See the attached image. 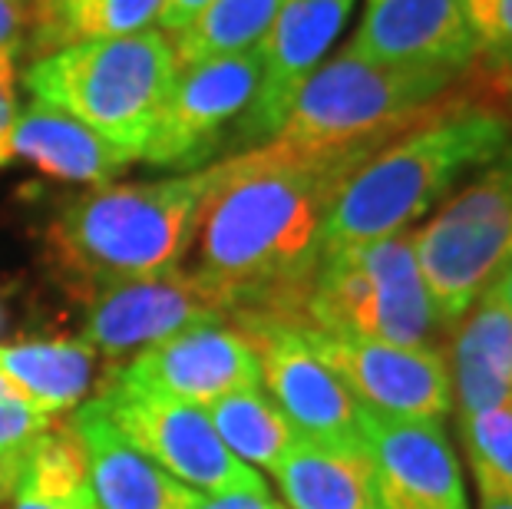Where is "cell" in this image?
<instances>
[{
	"instance_id": "6da1fadb",
	"label": "cell",
	"mask_w": 512,
	"mask_h": 509,
	"mask_svg": "<svg viewBox=\"0 0 512 509\" xmlns=\"http://www.w3.org/2000/svg\"><path fill=\"white\" fill-rule=\"evenodd\" d=\"M387 143L301 149L271 139L219 159L182 268L212 291L232 324L304 321L334 202Z\"/></svg>"
},
{
	"instance_id": "7a4b0ae2",
	"label": "cell",
	"mask_w": 512,
	"mask_h": 509,
	"mask_svg": "<svg viewBox=\"0 0 512 509\" xmlns=\"http://www.w3.org/2000/svg\"><path fill=\"white\" fill-rule=\"evenodd\" d=\"M512 113L460 90L380 146L337 196L324 252L410 232L509 143Z\"/></svg>"
},
{
	"instance_id": "3957f363",
	"label": "cell",
	"mask_w": 512,
	"mask_h": 509,
	"mask_svg": "<svg viewBox=\"0 0 512 509\" xmlns=\"http://www.w3.org/2000/svg\"><path fill=\"white\" fill-rule=\"evenodd\" d=\"M215 162L152 182H110L76 196L50 229L57 265L76 285L100 291L185 265Z\"/></svg>"
},
{
	"instance_id": "277c9868",
	"label": "cell",
	"mask_w": 512,
	"mask_h": 509,
	"mask_svg": "<svg viewBox=\"0 0 512 509\" xmlns=\"http://www.w3.org/2000/svg\"><path fill=\"white\" fill-rule=\"evenodd\" d=\"M172 40L162 30L86 40L30 60L24 86L34 100L80 119L113 149L139 162L176 83Z\"/></svg>"
},
{
	"instance_id": "5b68a950",
	"label": "cell",
	"mask_w": 512,
	"mask_h": 509,
	"mask_svg": "<svg viewBox=\"0 0 512 509\" xmlns=\"http://www.w3.org/2000/svg\"><path fill=\"white\" fill-rule=\"evenodd\" d=\"M410 232L328 248L304 298L301 324L344 338L443 351L450 331L423 285Z\"/></svg>"
},
{
	"instance_id": "8992f818",
	"label": "cell",
	"mask_w": 512,
	"mask_h": 509,
	"mask_svg": "<svg viewBox=\"0 0 512 509\" xmlns=\"http://www.w3.org/2000/svg\"><path fill=\"white\" fill-rule=\"evenodd\" d=\"M466 80L473 77L423 67H387L341 50L311 73L275 139L301 149L394 139L417 119L440 110L453 93L463 90Z\"/></svg>"
},
{
	"instance_id": "52a82bcc",
	"label": "cell",
	"mask_w": 512,
	"mask_h": 509,
	"mask_svg": "<svg viewBox=\"0 0 512 509\" xmlns=\"http://www.w3.org/2000/svg\"><path fill=\"white\" fill-rule=\"evenodd\" d=\"M410 238L433 308L453 331L512 262V136Z\"/></svg>"
},
{
	"instance_id": "ba28073f",
	"label": "cell",
	"mask_w": 512,
	"mask_h": 509,
	"mask_svg": "<svg viewBox=\"0 0 512 509\" xmlns=\"http://www.w3.org/2000/svg\"><path fill=\"white\" fill-rule=\"evenodd\" d=\"M96 407L119 437L195 493L222 496L268 490L258 470L228 453L202 407L146 391L119 374L100 387Z\"/></svg>"
},
{
	"instance_id": "9c48e42d",
	"label": "cell",
	"mask_w": 512,
	"mask_h": 509,
	"mask_svg": "<svg viewBox=\"0 0 512 509\" xmlns=\"http://www.w3.org/2000/svg\"><path fill=\"white\" fill-rule=\"evenodd\" d=\"M258 77V47L179 70L139 162L152 169L195 172L212 166V159H225L238 123L255 100Z\"/></svg>"
},
{
	"instance_id": "30bf717a",
	"label": "cell",
	"mask_w": 512,
	"mask_h": 509,
	"mask_svg": "<svg viewBox=\"0 0 512 509\" xmlns=\"http://www.w3.org/2000/svg\"><path fill=\"white\" fill-rule=\"evenodd\" d=\"M301 328L314 354L370 414L397 420H446L453 414L450 367L443 351L344 338L308 324Z\"/></svg>"
},
{
	"instance_id": "8fae6325",
	"label": "cell",
	"mask_w": 512,
	"mask_h": 509,
	"mask_svg": "<svg viewBox=\"0 0 512 509\" xmlns=\"http://www.w3.org/2000/svg\"><path fill=\"white\" fill-rule=\"evenodd\" d=\"M258 354L261 391L314 443H364V407L304 338L301 321L235 324Z\"/></svg>"
},
{
	"instance_id": "7c38bea8",
	"label": "cell",
	"mask_w": 512,
	"mask_h": 509,
	"mask_svg": "<svg viewBox=\"0 0 512 509\" xmlns=\"http://www.w3.org/2000/svg\"><path fill=\"white\" fill-rule=\"evenodd\" d=\"M351 10L354 0H285L281 4L275 24L258 43V90L228 143V156L248 153L278 136L304 83L331 53L334 40L341 37Z\"/></svg>"
},
{
	"instance_id": "4fadbf2b",
	"label": "cell",
	"mask_w": 512,
	"mask_h": 509,
	"mask_svg": "<svg viewBox=\"0 0 512 509\" xmlns=\"http://www.w3.org/2000/svg\"><path fill=\"white\" fill-rule=\"evenodd\" d=\"M228 321L212 291H205L185 268L119 281V285L93 291V305L86 314L83 341L96 357H136L152 344L169 341L192 324Z\"/></svg>"
},
{
	"instance_id": "5bb4252c",
	"label": "cell",
	"mask_w": 512,
	"mask_h": 509,
	"mask_svg": "<svg viewBox=\"0 0 512 509\" xmlns=\"http://www.w3.org/2000/svg\"><path fill=\"white\" fill-rule=\"evenodd\" d=\"M361 433L380 509H470L443 420H397L364 410Z\"/></svg>"
},
{
	"instance_id": "9a60e30c",
	"label": "cell",
	"mask_w": 512,
	"mask_h": 509,
	"mask_svg": "<svg viewBox=\"0 0 512 509\" xmlns=\"http://www.w3.org/2000/svg\"><path fill=\"white\" fill-rule=\"evenodd\" d=\"M113 374L202 410L235 391L261 387L258 354L248 334L232 321L192 324L169 341L129 357V364Z\"/></svg>"
},
{
	"instance_id": "2e32d148",
	"label": "cell",
	"mask_w": 512,
	"mask_h": 509,
	"mask_svg": "<svg viewBox=\"0 0 512 509\" xmlns=\"http://www.w3.org/2000/svg\"><path fill=\"white\" fill-rule=\"evenodd\" d=\"M344 50L387 67L446 70L456 77H473L479 70L463 0H367Z\"/></svg>"
},
{
	"instance_id": "e0dca14e",
	"label": "cell",
	"mask_w": 512,
	"mask_h": 509,
	"mask_svg": "<svg viewBox=\"0 0 512 509\" xmlns=\"http://www.w3.org/2000/svg\"><path fill=\"white\" fill-rule=\"evenodd\" d=\"M70 427L83 443L86 473L100 509H192L195 490L119 437L96 400L76 407Z\"/></svg>"
},
{
	"instance_id": "ac0fdd59",
	"label": "cell",
	"mask_w": 512,
	"mask_h": 509,
	"mask_svg": "<svg viewBox=\"0 0 512 509\" xmlns=\"http://www.w3.org/2000/svg\"><path fill=\"white\" fill-rule=\"evenodd\" d=\"M10 156L37 166L50 179L93 189L110 186L119 172L133 166V159L96 136L90 126L34 96L24 110H17L10 129Z\"/></svg>"
},
{
	"instance_id": "d6986e66",
	"label": "cell",
	"mask_w": 512,
	"mask_h": 509,
	"mask_svg": "<svg viewBox=\"0 0 512 509\" xmlns=\"http://www.w3.org/2000/svg\"><path fill=\"white\" fill-rule=\"evenodd\" d=\"M450 387L456 424L512 400V311L479 295L450 331Z\"/></svg>"
},
{
	"instance_id": "ffe728a7",
	"label": "cell",
	"mask_w": 512,
	"mask_h": 509,
	"mask_svg": "<svg viewBox=\"0 0 512 509\" xmlns=\"http://www.w3.org/2000/svg\"><path fill=\"white\" fill-rule=\"evenodd\" d=\"M285 509H380L364 443L298 440L271 473Z\"/></svg>"
},
{
	"instance_id": "44dd1931",
	"label": "cell",
	"mask_w": 512,
	"mask_h": 509,
	"mask_svg": "<svg viewBox=\"0 0 512 509\" xmlns=\"http://www.w3.org/2000/svg\"><path fill=\"white\" fill-rule=\"evenodd\" d=\"M93 371L96 351L83 338L0 344V377L50 420L76 410L90 391Z\"/></svg>"
},
{
	"instance_id": "7402d4cb",
	"label": "cell",
	"mask_w": 512,
	"mask_h": 509,
	"mask_svg": "<svg viewBox=\"0 0 512 509\" xmlns=\"http://www.w3.org/2000/svg\"><path fill=\"white\" fill-rule=\"evenodd\" d=\"M0 509H100L83 443L70 424L43 430L17 453Z\"/></svg>"
},
{
	"instance_id": "603a6c76",
	"label": "cell",
	"mask_w": 512,
	"mask_h": 509,
	"mask_svg": "<svg viewBox=\"0 0 512 509\" xmlns=\"http://www.w3.org/2000/svg\"><path fill=\"white\" fill-rule=\"evenodd\" d=\"M159 14L162 0H30L24 53L40 60L86 40L143 34Z\"/></svg>"
},
{
	"instance_id": "cb8c5ba5",
	"label": "cell",
	"mask_w": 512,
	"mask_h": 509,
	"mask_svg": "<svg viewBox=\"0 0 512 509\" xmlns=\"http://www.w3.org/2000/svg\"><path fill=\"white\" fill-rule=\"evenodd\" d=\"M205 414H209L228 453L252 470L258 467L275 473L278 463L301 440V433L291 427V420L261 387H248V391H235L215 400L212 407H205Z\"/></svg>"
},
{
	"instance_id": "d4e9b609",
	"label": "cell",
	"mask_w": 512,
	"mask_h": 509,
	"mask_svg": "<svg viewBox=\"0 0 512 509\" xmlns=\"http://www.w3.org/2000/svg\"><path fill=\"white\" fill-rule=\"evenodd\" d=\"M285 0H212L199 17H192L179 34H172L176 70L195 63L255 50L275 24Z\"/></svg>"
},
{
	"instance_id": "484cf974",
	"label": "cell",
	"mask_w": 512,
	"mask_h": 509,
	"mask_svg": "<svg viewBox=\"0 0 512 509\" xmlns=\"http://www.w3.org/2000/svg\"><path fill=\"white\" fill-rule=\"evenodd\" d=\"M479 496L512 500V400L456 424Z\"/></svg>"
},
{
	"instance_id": "4316f807",
	"label": "cell",
	"mask_w": 512,
	"mask_h": 509,
	"mask_svg": "<svg viewBox=\"0 0 512 509\" xmlns=\"http://www.w3.org/2000/svg\"><path fill=\"white\" fill-rule=\"evenodd\" d=\"M466 24L473 30L479 67L512 80V0H463Z\"/></svg>"
},
{
	"instance_id": "83f0119b",
	"label": "cell",
	"mask_w": 512,
	"mask_h": 509,
	"mask_svg": "<svg viewBox=\"0 0 512 509\" xmlns=\"http://www.w3.org/2000/svg\"><path fill=\"white\" fill-rule=\"evenodd\" d=\"M53 420L43 417L40 410H34L0 377V457H14L34 443L43 430H50Z\"/></svg>"
},
{
	"instance_id": "f1b7e54d",
	"label": "cell",
	"mask_w": 512,
	"mask_h": 509,
	"mask_svg": "<svg viewBox=\"0 0 512 509\" xmlns=\"http://www.w3.org/2000/svg\"><path fill=\"white\" fill-rule=\"evenodd\" d=\"M17 70H20V57L14 53H0V169L7 162H14L10 156V129H14L17 119Z\"/></svg>"
},
{
	"instance_id": "f546056e",
	"label": "cell",
	"mask_w": 512,
	"mask_h": 509,
	"mask_svg": "<svg viewBox=\"0 0 512 509\" xmlns=\"http://www.w3.org/2000/svg\"><path fill=\"white\" fill-rule=\"evenodd\" d=\"M30 27V0H0V53L24 57Z\"/></svg>"
},
{
	"instance_id": "4dcf8cb0",
	"label": "cell",
	"mask_w": 512,
	"mask_h": 509,
	"mask_svg": "<svg viewBox=\"0 0 512 509\" xmlns=\"http://www.w3.org/2000/svg\"><path fill=\"white\" fill-rule=\"evenodd\" d=\"M212 0H162V14H159V30L166 37L179 34V30L189 24L192 17H199Z\"/></svg>"
},
{
	"instance_id": "1f68e13d",
	"label": "cell",
	"mask_w": 512,
	"mask_h": 509,
	"mask_svg": "<svg viewBox=\"0 0 512 509\" xmlns=\"http://www.w3.org/2000/svg\"><path fill=\"white\" fill-rule=\"evenodd\" d=\"M209 509H285L268 490L265 493H222V496H205Z\"/></svg>"
},
{
	"instance_id": "d6a6232c",
	"label": "cell",
	"mask_w": 512,
	"mask_h": 509,
	"mask_svg": "<svg viewBox=\"0 0 512 509\" xmlns=\"http://www.w3.org/2000/svg\"><path fill=\"white\" fill-rule=\"evenodd\" d=\"M483 295H486V298H493L496 305H503L506 311H512V262H509L493 281H489Z\"/></svg>"
},
{
	"instance_id": "836d02e7",
	"label": "cell",
	"mask_w": 512,
	"mask_h": 509,
	"mask_svg": "<svg viewBox=\"0 0 512 509\" xmlns=\"http://www.w3.org/2000/svg\"><path fill=\"white\" fill-rule=\"evenodd\" d=\"M14 463H17V453H14V457H0V500H4L7 486H10V476H14Z\"/></svg>"
},
{
	"instance_id": "e575fe53",
	"label": "cell",
	"mask_w": 512,
	"mask_h": 509,
	"mask_svg": "<svg viewBox=\"0 0 512 509\" xmlns=\"http://www.w3.org/2000/svg\"><path fill=\"white\" fill-rule=\"evenodd\" d=\"M479 509H512V500H503V496H479Z\"/></svg>"
},
{
	"instance_id": "d590c367",
	"label": "cell",
	"mask_w": 512,
	"mask_h": 509,
	"mask_svg": "<svg viewBox=\"0 0 512 509\" xmlns=\"http://www.w3.org/2000/svg\"><path fill=\"white\" fill-rule=\"evenodd\" d=\"M506 90H509V93H512V80H509V83H506Z\"/></svg>"
}]
</instances>
